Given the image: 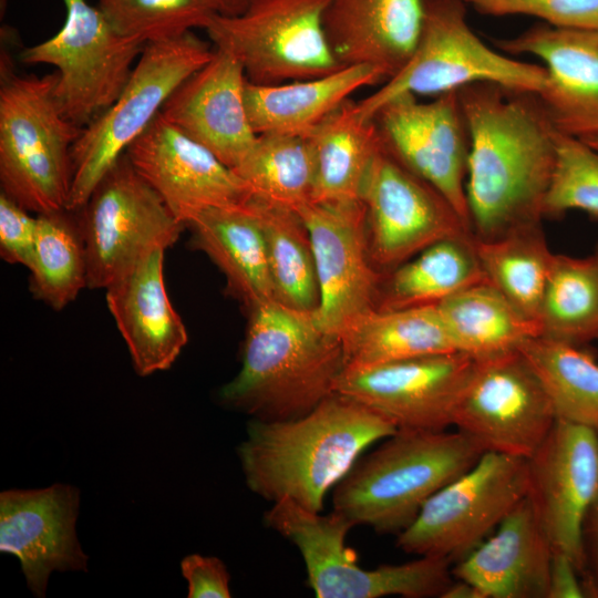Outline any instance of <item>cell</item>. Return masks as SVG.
Returning a JSON list of instances; mask_svg holds the SVG:
<instances>
[{
	"instance_id": "1",
	"label": "cell",
	"mask_w": 598,
	"mask_h": 598,
	"mask_svg": "<svg viewBox=\"0 0 598 598\" xmlns=\"http://www.w3.org/2000/svg\"><path fill=\"white\" fill-rule=\"evenodd\" d=\"M457 93L470 133L465 193L474 237L542 224L558 132L538 93L492 82Z\"/></svg>"
},
{
	"instance_id": "2",
	"label": "cell",
	"mask_w": 598,
	"mask_h": 598,
	"mask_svg": "<svg viewBox=\"0 0 598 598\" xmlns=\"http://www.w3.org/2000/svg\"><path fill=\"white\" fill-rule=\"evenodd\" d=\"M395 431L390 421L336 392L299 417L251 419L238 456L251 492L321 513L328 492L360 455Z\"/></svg>"
},
{
	"instance_id": "3",
	"label": "cell",
	"mask_w": 598,
	"mask_h": 598,
	"mask_svg": "<svg viewBox=\"0 0 598 598\" xmlns=\"http://www.w3.org/2000/svg\"><path fill=\"white\" fill-rule=\"evenodd\" d=\"M249 313L241 368L219 392L227 408L256 420H289L336 393L346 367L342 343L318 326L313 311L269 300Z\"/></svg>"
},
{
	"instance_id": "4",
	"label": "cell",
	"mask_w": 598,
	"mask_h": 598,
	"mask_svg": "<svg viewBox=\"0 0 598 598\" xmlns=\"http://www.w3.org/2000/svg\"><path fill=\"white\" fill-rule=\"evenodd\" d=\"M484 453L456 430H396L334 486L332 511L378 534L398 535L442 487Z\"/></svg>"
},
{
	"instance_id": "5",
	"label": "cell",
	"mask_w": 598,
	"mask_h": 598,
	"mask_svg": "<svg viewBox=\"0 0 598 598\" xmlns=\"http://www.w3.org/2000/svg\"><path fill=\"white\" fill-rule=\"evenodd\" d=\"M1 66V192L37 215L66 210L82 128L59 106L56 73L18 75Z\"/></svg>"
},
{
	"instance_id": "6",
	"label": "cell",
	"mask_w": 598,
	"mask_h": 598,
	"mask_svg": "<svg viewBox=\"0 0 598 598\" xmlns=\"http://www.w3.org/2000/svg\"><path fill=\"white\" fill-rule=\"evenodd\" d=\"M264 522L300 551L308 586L318 598H441L454 579L452 563L436 556L373 569L361 567L355 553L346 546L354 525L334 511L322 515L281 499L272 503Z\"/></svg>"
},
{
	"instance_id": "7",
	"label": "cell",
	"mask_w": 598,
	"mask_h": 598,
	"mask_svg": "<svg viewBox=\"0 0 598 598\" xmlns=\"http://www.w3.org/2000/svg\"><path fill=\"white\" fill-rule=\"evenodd\" d=\"M192 31L146 43L116 101L82 132L72 147L73 178L66 210L78 212L161 113L171 94L213 56Z\"/></svg>"
},
{
	"instance_id": "8",
	"label": "cell",
	"mask_w": 598,
	"mask_h": 598,
	"mask_svg": "<svg viewBox=\"0 0 598 598\" xmlns=\"http://www.w3.org/2000/svg\"><path fill=\"white\" fill-rule=\"evenodd\" d=\"M465 0H424L421 32L405 66L371 95L357 102L372 120L378 110L404 94L441 95L475 82L542 92L545 66L507 58L484 44L466 22Z\"/></svg>"
},
{
	"instance_id": "9",
	"label": "cell",
	"mask_w": 598,
	"mask_h": 598,
	"mask_svg": "<svg viewBox=\"0 0 598 598\" xmlns=\"http://www.w3.org/2000/svg\"><path fill=\"white\" fill-rule=\"evenodd\" d=\"M329 0H251L234 16L213 13L203 28L214 48L243 65L254 84L313 79L339 70L323 13Z\"/></svg>"
},
{
	"instance_id": "10",
	"label": "cell",
	"mask_w": 598,
	"mask_h": 598,
	"mask_svg": "<svg viewBox=\"0 0 598 598\" xmlns=\"http://www.w3.org/2000/svg\"><path fill=\"white\" fill-rule=\"evenodd\" d=\"M65 20L48 40L25 48L27 64L56 68L55 96L62 113L83 128L118 97L145 47L121 34L99 7L63 0Z\"/></svg>"
},
{
	"instance_id": "11",
	"label": "cell",
	"mask_w": 598,
	"mask_h": 598,
	"mask_svg": "<svg viewBox=\"0 0 598 598\" xmlns=\"http://www.w3.org/2000/svg\"><path fill=\"white\" fill-rule=\"evenodd\" d=\"M527 491V458L484 452L424 504L412 524L396 535V546L406 554L454 564L481 545Z\"/></svg>"
},
{
	"instance_id": "12",
	"label": "cell",
	"mask_w": 598,
	"mask_h": 598,
	"mask_svg": "<svg viewBox=\"0 0 598 598\" xmlns=\"http://www.w3.org/2000/svg\"><path fill=\"white\" fill-rule=\"evenodd\" d=\"M78 212L91 289H105L150 252L173 247L186 227L126 154Z\"/></svg>"
},
{
	"instance_id": "13",
	"label": "cell",
	"mask_w": 598,
	"mask_h": 598,
	"mask_svg": "<svg viewBox=\"0 0 598 598\" xmlns=\"http://www.w3.org/2000/svg\"><path fill=\"white\" fill-rule=\"evenodd\" d=\"M556 420L542 383L516 350L475 360L452 426L484 452L528 458Z\"/></svg>"
},
{
	"instance_id": "14",
	"label": "cell",
	"mask_w": 598,
	"mask_h": 598,
	"mask_svg": "<svg viewBox=\"0 0 598 598\" xmlns=\"http://www.w3.org/2000/svg\"><path fill=\"white\" fill-rule=\"evenodd\" d=\"M360 200L365 208L369 255L380 268L394 269L440 240L473 235L452 204L383 144L364 177Z\"/></svg>"
},
{
	"instance_id": "15",
	"label": "cell",
	"mask_w": 598,
	"mask_h": 598,
	"mask_svg": "<svg viewBox=\"0 0 598 598\" xmlns=\"http://www.w3.org/2000/svg\"><path fill=\"white\" fill-rule=\"evenodd\" d=\"M475 359L460 351L396 362L347 364L336 392L390 421L396 430L444 431Z\"/></svg>"
},
{
	"instance_id": "16",
	"label": "cell",
	"mask_w": 598,
	"mask_h": 598,
	"mask_svg": "<svg viewBox=\"0 0 598 598\" xmlns=\"http://www.w3.org/2000/svg\"><path fill=\"white\" fill-rule=\"evenodd\" d=\"M373 120L384 148L436 188L471 227L465 193L470 133L457 90L431 102H419L411 93L398 95Z\"/></svg>"
},
{
	"instance_id": "17",
	"label": "cell",
	"mask_w": 598,
	"mask_h": 598,
	"mask_svg": "<svg viewBox=\"0 0 598 598\" xmlns=\"http://www.w3.org/2000/svg\"><path fill=\"white\" fill-rule=\"evenodd\" d=\"M311 239L319 305L318 326L337 338L374 308L379 274L369 255L365 208L361 200L308 202L296 210Z\"/></svg>"
},
{
	"instance_id": "18",
	"label": "cell",
	"mask_w": 598,
	"mask_h": 598,
	"mask_svg": "<svg viewBox=\"0 0 598 598\" xmlns=\"http://www.w3.org/2000/svg\"><path fill=\"white\" fill-rule=\"evenodd\" d=\"M529 499L554 551L585 569L582 526L598 493V432L556 420L527 458Z\"/></svg>"
},
{
	"instance_id": "19",
	"label": "cell",
	"mask_w": 598,
	"mask_h": 598,
	"mask_svg": "<svg viewBox=\"0 0 598 598\" xmlns=\"http://www.w3.org/2000/svg\"><path fill=\"white\" fill-rule=\"evenodd\" d=\"M125 154L185 226L203 208L241 205L251 197L233 168L161 113Z\"/></svg>"
},
{
	"instance_id": "20",
	"label": "cell",
	"mask_w": 598,
	"mask_h": 598,
	"mask_svg": "<svg viewBox=\"0 0 598 598\" xmlns=\"http://www.w3.org/2000/svg\"><path fill=\"white\" fill-rule=\"evenodd\" d=\"M79 491L54 484L0 494V551L16 556L29 589L44 597L52 571L86 570L76 537Z\"/></svg>"
},
{
	"instance_id": "21",
	"label": "cell",
	"mask_w": 598,
	"mask_h": 598,
	"mask_svg": "<svg viewBox=\"0 0 598 598\" xmlns=\"http://www.w3.org/2000/svg\"><path fill=\"white\" fill-rule=\"evenodd\" d=\"M495 44L545 62L548 81L538 95L557 132L580 140L598 135V30L542 23Z\"/></svg>"
},
{
	"instance_id": "22",
	"label": "cell",
	"mask_w": 598,
	"mask_h": 598,
	"mask_svg": "<svg viewBox=\"0 0 598 598\" xmlns=\"http://www.w3.org/2000/svg\"><path fill=\"white\" fill-rule=\"evenodd\" d=\"M214 49L212 59L171 94L161 114L234 169L257 134L245 107L243 65L230 53Z\"/></svg>"
},
{
	"instance_id": "23",
	"label": "cell",
	"mask_w": 598,
	"mask_h": 598,
	"mask_svg": "<svg viewBox=\"0 0 598 598\" xmlns=\"http://www.w3.org/2000/svg\"><path fill=\"white\" fill-rule=\"evenodd\" d=\"M164 254L150 252L105 288L107 308L141 377L169 369L188 341L167 295Z\"/></svg>"
},
{
	"instance_id": "24",
	"label": "cell",
	"mask_w": 598,
	"mask_h": 598,
	"mask_svg": "<svg viewBox=\"0 0 598 598\" xmlns=\"http://www.w3.org/2000/svg\"><path fill=\"white\" fill-rule=\"evenodd\" d=\"M553 551L526 496L452 574L483 598H547Z\"/></svg>"
},
{
	"instance_id": "25",
	"label": "cell",
	"mask_w": 598,
	"mask_h": 598,
	"mask_svg": "<svg viewBox=\"0 0 598 598\" xmlns=\"http://www.w3.org/2000/svg\"><path fill=\"white\" fill-rule=\"evenodd\" d=\"M424 0H329L323 28L340 66L369 65L385 81L411 59Z\"/></svg>"
},
{
	"instance_id": "26",
	"label": "cell",
	"mask_w": 598,
	"mask_h": 598,
	"mask_svg": "<svg viewBox=\"0 0 598 598\" xmlns=\"http://www.w3.org/2000/svg\"><path fill=\"white\" fill-rule=\"evenodd\" d=\"M248 200L203 208L186 227L192 231V247L210 258L226 278L227 292L250 310L276 299L265 239Z\"/></svg>"
},
{
	"instance_id": "27",
	"label": "cell",
	"mask_w": 598,
	"mask_h": 598,
	"mask_svg": "<svg viewBox=\"0 0 598 598\" xmlns=\"http://www.w3.org/2000/svg\"><path fill=\"white\" fill-rule=\"evenodd\" d=\"M383 81L384 75L369 65L344 66L327 75L280 84L246 81L245 107L257 135H307L353 92Z\"/></svg>"
},
{
	"instance_id": "28",
	"label": "cell",
	"mask_w": 598,
	"mask_h": 598,
	"mask_svg": "<svg viewBox=\"0 0 598 598\" xmlns=\"http://www.w3.org/2000/svg\"><path fill=\"white\" fill-rule=\"evenodd\" d=\"M313 162L311 202L360 200L368 169L382 146L374 120L348 99L307 135Z\"/></svg>"
},
{
	"instance_id": "29",
	"label": "cell",
	"mask_w": 598,
	"mask_h": 598,
	"mask_svg": "<svg viewBox=\"0 0 598 598\" xmlns=\"http://www.w3.org/2000/svg\"><path fill=\"white\" fill-rule=\"evenodd\" d=\"M347 364L373 365L456 351L435 305L372 308L339 337Z\"/></svg>"
},
{
	"instance_id": "30",
	"label": "cell",
	"mask_w": 598,
	"mask_h": 598,
	"mask_svg": "<svg viewBox=\"0 0 598 598\" xmlns=\"http://www.w3.org/2000/svg\"><path fill=\"white\" fill-rule=\"evenodd\" d=\"M435 306L455 350L475 360L516 351L542 334L540 324L488 281L464 288Z\"/></svg>"
},
{
	"instance_id": "31",
	"label": "cell",
	"mask_w": 598,
	"mask_h": 598,
	"mask_svg": "<svg viewBox=\"0 0 598 598\" xmlns=\"http://www.w3.org/2000/svg\"><path fill=\"white\" fill-rule=\"evenodd\" d=\"M488 281L474 235L440 240L399 265L381 292L380 310L436 305L470 286Z\"/></svg>"
},
{
	"instance_id": "32",
	"label": "cell",
	"mask_w": 598,
	"mask_h": 598,
	"mask_svg": "<svg viewBox=\"0 0 598 598\" xmlns=\"http://www.w3.org/2000/svg\"><path fill=\"white\" fill-rule=\"evenodd\" d=\"M248 203L265 239L275 299L297 310L315 311L319 287L311 239L303 220L288 207L252 196Z\"/></svg>"
},
{
	"instance_id": "33",
	"label": "cell",
	"mask_w": 598,
	"mask_h": 598,
	"mask_svg": "<svg viewBox=\"0 0 598 598\" xmlns=\"http://www.w3.org/2000/svg\"><path fill=\"white\" fill-rule=\"evenodd\" d=\"M518 351L542 383L556 419L598 432V361L584 349L538 336Z\"/></svg>"
},
{
	"instance_id": "34",
	"label": "cell",
	"mask_w": 598,
	"mask_h": 598,
	"mask_svg": "<svg viewBox=\"0 0 598 598\" xmlns=\"http://www.w3.org/2000/svg\"><path fill=\"white\" fill-rule=\"evenodd\" d=\"M474 246L488 282L522 313L539 323L554 255L542 224L519 228L491 240L474 237Z\"/></svg>"
},
{
	"instance_id": "35",
	"label": "cell",
	"mask_w": 598,
	"mask_h": 598,
	"mask_svg": "<svg viewBox=\"0 0 598 598\" xmlns=\"http://www.w3.org/2000/svg\"><path fill=\"white\" fill-rule=\"evenodd\" d=\"M539 323L546 338L584 347L598 340V262L554 254Z\"/></svg>"
},
{
	"instance_id": "36",
	"label": "cell",
	"mask_w": 598,
	"mask_h": 598,
	"mask_svg": "<svg viewBox=\"0 0 598 598\" xmlns=\"http://www.w3.org/2000/svg\"><path fill=\"white\" fill-rule=\"evenodd\" d=\"M234 171L252 197L293 210L311 202L315 162L306 135L258 134Z\"/></svg>"
},
{
	"instance_id": "37",
	"label": "cell",
	"mask_w": 598,
	"mask_h": 598,
	"mask_svg": "<svg viewBox=\"0 0 598 598\" xmlns=\"http://www.w3.org/2000/svg\"><path fill=\"white\" fill-rule=\"evenodd\" d=\"M69 210L39 214L30 267V291L54 310L74 301L87 287V260L79 220Z\"/></svg>"
},
{
	"instance_id": "38",
	"label": "cell",
	"mask_w": 598,
	"mask_h": 598,
	"mask_svg": "<svg viewBox=\"0 0 598 598\" xmlns=\"http://www.w3.org/2000/svg\"><path fill=\"white\" fill-rule=\"evenodd\" d=\"M97 7L121 34L145 44L204 28L215 13L205 0H100Z\"/></svg>"
},
{
	"instance_id": "39",
	"label": "cell",
	"mask_w": 598,
	"mask_h": 598,
	"mask_svg": "<svg viewBox=\"0 0 598 598\" xmlns=\"http://www.w3.org/2000/svg\"><path fill=\"white\" fill-rule=\"evenodd\" d=\"M569 210L598 218V151L580 138L558 132L556 163L543 214L558 218Z\"/></svg>"
},
{
	"instance_id": "40",
	"label": "cell",
	"mask_w": 598,
	"mask_h": 598,
	"mask_svg": "<svg viewBox=\"0 0 598 598\" xmlns=\"http://www.w3.org/2000/svg\"><path fill=\"white\" fill-rule=\"evenodd\" d=\"M487 16L524 14L559 28L598 30V0H465Z\"/></svg>"
},
{
	"instance_id": "41",
	"label": "cell",
	"mask_w": 598,
	"mask_h": 598,
	"mask_svg": "<svg viewBox=\"0 0 598 598\" xmlns=\"http://www.w3.org/2000/svg\"><path fill=\"white\" fill-rule=\"evenodd\" d=\"M38 218L4 193L0 194V256L11 265L29 268L32 261Z\"/></svg>"
},
{
	"instance_id": "42",
	"label": "cell",
	"mask_w": 598,
	"mask_h": 598,
	"mask_svg": "<svg viewBox=\"0 0 598 598\" xmlns=\"http://www.w3.org/2000/svg\"><path fill=\"white\" fill-rule=\"evenodd\" d=\"M188 584V598H229V579L225 564L217 557L192 554L181 561Z\"/></svg>"
},
{
	"instance_id": "43",
	"label": "cell",
	"mask_w": 598,
	"mask_h": 598,
	"mask_svg": "<svg viewBox=\"0 0 598 598\" xmlns=\"http://www.w3.org/2000/svg\"><path fill=\"white\" fill-rule=\"evenodd\" d=\"M587 597L581 573L566 554L553 551L547 598Z\"/></svg>"
},
{
	"instance_id": "44",
	"label": "cell",
	"mask_w": 598,
	"mask_h": 598,
	"mask_svg": "<svg viewBox=\"0 0 598 598\" xmlns=\"http://www.w3.org/2000/svg\"><path fill=\"white\" fill-rule=\"evenodd\" d=\"M582 549L585 557L582 581L587 597H598V493L584 520Z\"/></svg>"
},
{
	"instance_id": "45",
	"label": "cell",
	"mask_w": 598,
	"mask_h": 598,
	"mask_svg": "<svg viewBox=\"0 0 598 598\" xmlns=\"http://www.w3.org/2000/svg\"><path fill=\"white\" fill-rule=\"evenodd\" d=\"M441 598H483V596L472 584L454 578Z\"/></svg>"
},
{
	"instance_id": "46",
	"label": "cell",
	"mask_w": 598,
	"mask_h": 598,
	"mask_svg": "<svg viewBox=\"0 0 598 598\" xmlns=\"http://www.w3.org/2000/svg\"><path fill=\"white\" fill-rule=\"evenodd\" d=\"M251 0H205L213 12L224 16L238 14Z\"/></svg>"
},
{
	"instance_id": "47",
	"label": "cell",
	"mask_w": 598,
	"mask_h": 598,
	"mask_svg": "<svg viewBox=\"0 0 598 598\" xmlns=\"http://www.w3.org/2000/svg\"><path fill=\"white\" fill-rule=\"evenodd\" d=\"M582 141L587 143L590 147L598 151V135L585 138Z\"/></svg>"
},
{
	"instance_id": "48",
	"label": "cell",
	"mask_w": 598,
	"mask_h": 598,
	"mask_svg": "<svg viewBox=\"0 0 598 598\" xmlns=\"http://www.w3.org/2000/svg\"><path fill=\"white\" fill-rule=\"evenodd\" d=\"M592 256L595 257L596 261L598 262V245H597Z\"/></svg>"
}]
</instances>
